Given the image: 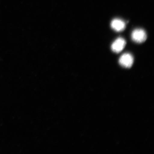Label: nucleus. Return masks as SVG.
Returning <instances> with one entry per match:
<instances>
[{
  "instance_id": "f257e3e1",
  "label": "nucleus",
  "mask_w": 154,
  "mask_h": 154,
  "mask_svg": "<svg viewBox=\"0 0 154 154\" xmlns=\"http://www.w3.org/2000/svg\"><path fill=\"white\" fill-rule=\"evenodd\" d=\"M131 38L134 41L137 43H142L146 39V33L143 29H135L131 33Z\"/></svg>"
},
{
  "instance_id": "f03ea898",
  "label": "nucleus",
  "mask_w": 154,
  "mask_h": 154,
  "mask_svg": "<svg viewBox=\"0 0 154 154\" xmlns=\"http://www.w3.org/2000/svg\"><path fill=\"white\" fill-rule=\"evenodd\" d=\"M133 63V57L130 54H124L119 58V64L125 68H130L132 66Z\"/></svg>"
},
{
  "instance_id": "7ed1b4c3",
  "label": "nucleus",
  "mask_w": 154,
  "mask_h": 154,
  "mask_svg": "<svg viewBox=\"0 0 154 154\" xmlns=\"http://www.w3.org/2000/svg\"><path fill=\"white\" fill-rule=\"evenodd\" d=\"M126 45V42L124 38L119 37L114 41L111 45V48L114 52L119 53L124 49Z\"/></svg>"
},
{
  "instance_id": "20e7f679",
  "label": "nucleus",
  "mask_w": 154,
  "mask_h": 154,
  "mask_svg": "<svg viewBox=\"0 0 154 154\" xmlns=\"http://www.w3.org/2000/svg\"><path fill=\"white\" fill-rule=\"evenodd\" d=\"M110 26L113 30L119 32L124 30L126 25L125 22L121 19H116L112 20Z\"/></svg>"
}]
</instances>
